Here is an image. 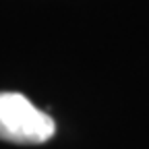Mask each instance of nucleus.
<instances>
[{
    "instance_id": "f257e3e1",
    "label": "nucleus",
    "mask_w": 149,
    "mask_h": 149,
    "mask_svg": "<svg viewBox=\"0 0 149 149\" xmlns=\"http://www.w3.org/2000/svg\"><path fill=\"white\" fill-rule=\"evenodd\" d=\"M56 124L25 95L0 93V139L17 145H40L54 137Z\"/></svg>"
}]
</instances>
